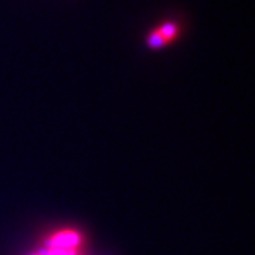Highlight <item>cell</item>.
I'll list each match as a JSON object with an SVG mask.
<instances>
[{"label":"cell","instance_id":"cell-1","mask_svg":"<svg viewBox=\"0 0 255 255\" xmlns=\"http://www.w3.org/2000/svg\"><path fill=\"white\" fill-rule=\"evenodd\" d=\"M164 24L155 27L146 37V44L150 48H160L174 43L182 34L183 27L179 20H166Z\"/></svg>","mask_w":255,"mask_h":255}]
</instances>
